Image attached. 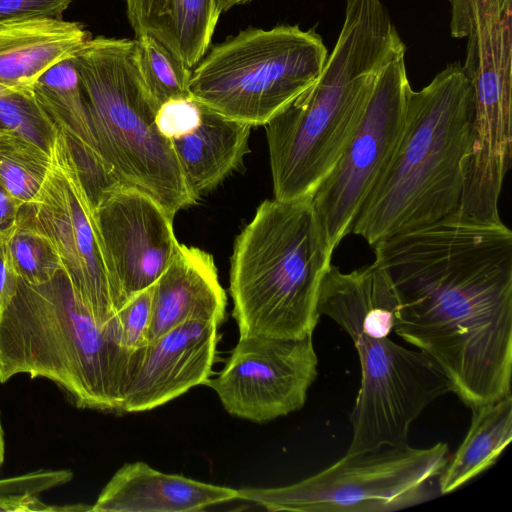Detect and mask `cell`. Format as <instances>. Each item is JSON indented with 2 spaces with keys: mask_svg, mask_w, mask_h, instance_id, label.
<instances>
[{
  "mask_svg": "<svg viewBox=\"0 0 512 512\" xmlns=\"http://www.w3.org/2000/svg\"><path fill=\"white\" fill-rule=\"evenodd\" d=\"M389 280L394 332L431 357L466 406L511 393L512 265L450 249Z\"/></svg>",
  "mask_w": 512,
  "mask_h": 512,
  "instance_id": "6da1fadb",
  "label": "cell"
},
{
  "mask_svg": "<svg viewBox=\"0 0 512 512\" xmlns=\"http://www.w3.org/2000/svg\"><path fill=\"white\" fill-rule=\"evenodd\" d=\"M345 19L317 80L266 125L274 198L312 196L361 121L373 76L403 45L381 0H345Z\"/></svg>",
  "mask_w": 512,
  "mask_h": 512,
  "instance_id": "7a4b0ae2",
  "label": "cell"
},
{
  "mask_svg": "<svg viewBox=\"0 0 512 512\" xmlns=\"http://www.w3.org/2000/svg\"><path fill=\"white\" fill-rule=\"evenodd\" d=\"M397 308L393 286L374 261L348 273L330 264L323 276L319 315L348 333L361 366L346 454L408 444L412 423L433 401L452 392L449 378L431 357L389 337Z\"/></svg>",
  "mask_w": 512,
  "mask_h": 512,
  "instance_id": "3957f363",
  "label": "cell"
},
{
  "mask_svg": "<svg viewBox=\"0 0 512 512\" xmlns=\"http://www.w3.org/2000/svg\"><path fill=\"white\" fill-rule=\"evenodd\" d=\"M473 88L455 62L411 89L402 134L351 227L374 247L457 214L471 147Z\"/></svg>",
  "mask_w": 512,
  "mask_h": 512,
  "instance_id": "277c9868",
  "label": "cell"
},
{
  "mask_svg": "<svg viewBox=\"0 0 512 512\" xmlns=\"http://www.w3.org/2000/svg\"><path fill=\"white\" fill-rule=\"evenodd\" d=\"M130 353L116 317L97 322L64 270L40 285L19 278L0 312V383L46 378L78 408L123 413Z\"/></svg>",
  "mask_w": 512,
  "mask_h": 512,
  "instance_id": "5b68a950",
  "label": "cell"
},
{
  "mask_svg": "<svg viewBox=\"0 0 512 512\" xmlns=\"http://www.w3.org/2000/svg\"><path fill=\"white\" fill-rule=\"evenodd\" d=\"M332 253L312 196L263 201L237 236L231 256L232 316L240 337L312 336Z\"/></svg>",
  "mask_w": 512,
  "mask_h": 512,
  "instance_id": "8992f818",
  "label": "cell"
},
{
  "mask_svg": "<svg viewBox=\"0 0 512 512\" xmlns=\"http://www.w3.org/2000/svg\"><path fill=\"white\" fill-rule=\"evenodd\" d=\"M133 52L134 39L97 36L71 59L101 157L122 185L147 193L174 218L197 200L171 140L157 128L158 107L140 80Z\"/></svg>",
  "mask_w": 512,
  "mask_h": 512,
  "instance_id": "52a82bcc",
  "label": "cell"
},
{
  "mask_svg": "<svg viewBox=\"0 0 512 512\" xmlns=\"http://www.w3.org/2000/svg\"><path fill=\"white\" fill-rule=\"evenodd\" d=\"M327 58L313 29L249 27L208 49L192 68L189 90L223 116L265 126L317 80Z\"/></svg>",
  "mask_w": 512,
  "mask_h": 512,
  "instance_id": "ba28073f",
  "label": "cell"
},
{
  "mask_svg": "<svg viewBox=\"0 0 512 512\" xmlns=\"http://www.w3.org/2000/svg\"><path fill=\"white\" fill-rule=\"evenodd\" d=\"M449 458L446 443L345 454L326 469L276 488H241L237 499L269 511L389 512L431 500Z\"/></svg>",
  "mask_w": 512,
  "mask_h": 512,
  "instance_id": "9c48e42d",
  "label": "cell"
},
{
  "mask_svg": "<svg viewBox=\"0 0 512 512\" xmlns=\"http://www.w3.org/2000/svg\"><path fill=\"white\" fill-rule=\"evenodd\" d=\"M399 46L375 72L357 130L312 195L319 224L334 251L387 165L402 134L411 86Z\"/></svg>",
  "mask_w": 512,
  "mask_h": 512,
  "instance_id": "30bf717a",
  "label": "cell"
},
{
  "mask_svg": "<svg viewBox=\"0 0 512 512\" xmlns=\"http://www.w3.org/2000/svg\"><path fill=\"white\" fill-rule=\"evenodd\" d=\"M55 245L72 285L94 318L109 323L122 307L110 273L95 207L64 133L51 151L48 173L26 205Z\"/></svg>",
  "mask_w": 512,
  "mask_h": 512,
  "instance_id": "8fae6325",
  "label": "cell"
},
{
  "mask_svg": "<svg viewBox=\"0 0 512 512\" xmlns=\"http://www.w3.org/2000/svg\"><path fill=\"white\" fill-rule=\"evenodd\" d=\"M317 364L312 336L239 337L223 369L206 385L229 414L263 423L304 406Z\"/></svg>",
  "mask_w": 512,
  "mask_h": 512,
  "instance_id": "7c38bea8",
  "label": "cell"
},
{
  "mask_svg": "<svg viewBox=\"0 0 512 512\" xmlns=\"http://www.w3.org/2000/svg\"><path fill=\"white\" fill-rule=\"evenodd\" d=\"M95 214L112 280L124 306L133 295L153 286L176 255L180 244L173 218L153 197L126 185L104 194Z\"/></svg>",
  "mask_w": 512,
  "mask_h": 512,
  "instance_id": "4fadbf2b",
  "label": "cell"
},
{
  "mask_svg": "<svg viewBox=\"0 0 512 512\" xmlns=\"http://www.w3.org/2000/svg\"><path fill=\"white\" fill-rule=\"evenodd\" d=\"M218 324L186 321L132 351L123 413L149 411L206 384L216 355Z\"/></svg>",
  "mask_w": 512,
  "mask_h": 512,
  "instance_id": "5bb4252c",
  "label": "cell"
},
{
  "mask_svg": "<svg viewBox=\"0 0 512 512\" xmlns=\"http://www.w3.org/2000/svg\"><path fill=\"white\" fill-rule=\"evenodd\" d=\"M227 299L213 257L180 244L173 260L153 285L148 342L190 320L220 325Z\"/></svg>",
  "mask_w": 512,
  "mask_h": 512,
  "instance_id": "9a60e30c",
  "label": "cell"
},
{
  "mask_svg": "<svg viewBox=\"0 0 512 512\" xmlns=\"http://www.w3.org/2000/svg\"><path fill=\"white\" fill-rule=\"evenodd\" d=\"M33 93L66 136L85 189L96 207L101 197L122 185L101 157L77 70L66 59L38 78Z\"/></svg>",
  "mask_w": 512,
  "mask_h": 512,
  "instance_id": "2e32d148",
  "label": "cell"
},
{
  "mask_svg": "<svg viewBox=\"0 0 512 512\" xmlns=\"http://www.w3.org/2000/svg\"><path fill=\"white\" fill-rule=\"evenodd\" d=\"M237 495V489L163 473L139 461L115 472L91 511L196 512L237 499Z\"/></svg>",
  "mask_w": 512,
  "mask_h": 512,
  "instance_id": "e0dca14e",
  "label": "cell"
},
{
  "mask_svg": "<svg viewBox=\"0 0 512 512\" xmlns=\"http://www.w3.org/2000/svg\"><path fill=\"white\" fill-rule=\"evenodd\" d=\"M90 38L82 24L63 19L0 22V86L32 90L40 76L72 58Z\"/></svg>",
  "mask_w": 512,
  "mask_h": 512,
  "instance_id": "ac0fdd59",
  "label": "cell"
},
{
  "mask_svg": "<svg viewBox=\"0 0 512 512\" xmlns=\"http://www.w3.org/2000/svg\"><path fill=\"white\" fill-rule=\"evenodd\" d=\"M251 128L201 103L198 125L171 139L186 184L196 200L241 165L249 151Z\"/></svg>",
  "mask_w": 512,
  "mask_h": 512,
  "instance_id": "d6986e66",
  "label": "cell"
},
{
  "mask_svg": "<svg viewBox=\"0 0 512 512\" xmlns=\"http://www.w3.org/2000/svg\"><path fill=\"white\" fill-rule=\"evenodd\" d=\"M135 37L149 35L189 67L210 48L220 18L215 0H124Z\"/></svg>",
  "mask_w": 512,
  "mask_h": 512,
  "instance_id": "ffe728a7",
  "label": "cell"
},
{
  "mask_svg": "<svg viewBox=\"0 0 512 512\" xmlns=\"http://www.w3.org/2000/svg\"><path fill=\"white\" fill-rule=\"evenodd\" d=\"M471 410L468 432L437 479L442 495L461 488L489 469L512 440L511 393Z\"/></svg>",
  "mask_w": 512,
  "mask_h": 512,
  "instance_id": "44dd1931",
  "label": "cell"
},
{
  "mask_svg": "<svg viewBox=\"0 0 512 512\" xmlns=\"http://www.w3.org/2000/svg\"><path fill=\"white\" fill-rule=\"evenodd\" d=\"M133 57L140 80L158 108L169 100L192 96V68L153 37H135Z\"/></svg>",
  "mask_w": 512,
  "mask_h": 512,
  "instance_id": "7402d4cb",
  "label": "cell"
},
{
  "mask_svg": "<svg viewBox=\"0 0 512 512\" xmlns=\"http://www.w3.org/2000/svg\"><path fill=\"white\" fill-rule=\"evenodd\" d=\"M51 164V154L9 132L0 133V184L22 205L36 198Z\"/></svg>",
  "mask_w": 512,
  "mask_h": 512,
  "instance_id": "603a6c76",
  "label": "cell"
},
{
  "mask_svg": "<svg viewBox=\"0 0 512 512\" xmlns=\"http://www.w3.org/2000/svg\"><path fill=\"white\" fill-rule=\"evenodd\" d=\"M8 246L13 267L27 284H44L64 270L55 245L35 223L26 205L10 234Z\"/></svg>",
  "mask_w": 512,
  "mask_h": 512,
  "instance_id": "cb8c5ba5",
  "label": "cell"
},
{
  "mask_svg": "<svg viewBox=\"0 0 512 512\" xmlns=\"http://www.w3.org/2000/svg\"><path fill=\"white\" fill-rule=\"evenodd\" d=\"M0 131L18 135L51 154L58 128L32 90L0 86Z\"/></svg>",
  "mask_w": 512,
  "mask_h": 512,
  "instance_id": "d4e9b609",
  "label": "cell"
},
{
  "mask_svg": "<svg viewBox=\"0 0 512 512\" xmlns=\"http://www.w3.org/2000/svg\"><path fill=\"white\" fill-rule=\"evenodd\" d=\"M153 286L133 295L116 314L121 345L132 352L148 343Z\"/></svg>",
  "mask_w": 512,
  "mask_h": 512,
  "instance_id": "484cf974",
  "label": "cell"
},
{
  "mask_svg": "<svg viewBox=\"0 0 512 512\" xmlns=\"http://www.w3.org/2000/svg\"><path fill=\"white\" fill-rule=\"evenodd\" d=\"M200 119L201 103L192 96L169 100L156 112L157 128L169 140L192 131Z\"/></svg>",
  "mask_w": 512,
  "mask_h": 512,
  "instance_id": "4316f807",
  "label": "cell"
},
{
  "mask_svg": "<svg viewBox=\"0 0 512 512\" xmlns=\"http://www.w3.org/2000/svg\"><path fill=\"white\" fill-rule=\"evenodd\" d=\"M71 0H0V22L21 18L62 19Z\"/></svg>",
  "mask_w": 512,
  "mask_h": 512,
  "instance_id": "83f0119b",
  "label": "cell"
},
{
  "mask_svg": "<svg viewBox=\"0 0 512 512\" xmlns=\"http://www.w3.org/2000/svg\"><path fill=\"white\" fill-rule=\"evenodd\" d=\"M11 233L0 234V312L14 295L19 281L9 252Z\"/></svg>",
  "mask_w": 512,
  "mask_h": 512,
  "instance_id": "f1b7e54d",
  "label": "cell"
},
{
  "mask_svg": "<svg viewBox=\"0 0 512 512\" xmlns=\"http://www.w3.org/2000/svg\"><path fill=\"white\" fill-rule=\"evenodd\" d=\"M23 206L0 184V234L13 231Z\"/></svg>",
  "mask_w": 512,
  "mask_h": 512,
  "instance_id": "f546056e",
  "label": "cell"
},
{
  "mask_svg": "<svg viewBox=\"0 0 512 512\" xmlns=\"http://www.w3.org/2000/svg\"><path fill=\"white\" fill-rule=\"evenodd\" d=\"M0 511H29L27 503L14 497L9 478L0 480Z\"/></svg>",
  "mask_w": 512,
  "mask_h": 512,
  "instance_id": "4dcf8cb0",
  "label": "cell"
},
{
  "mask_svg": "<svg viewBox=\"0 0 512 512\" xmlns=\"http://www.w3.org/2000/svg\"><path fill=\"white\" fill-rule=\"evenodd\" d=\"M253 0H215L217 11L222 14L232 9L233 7L247 4Z\"/></svg>",
  "mask_w": 512,
  "mask_h": 512,
  "instance_id": "1f68e13d",
  "label": "cell"
},
{
  "mask_svg": "<svg viewBox=\"0 0 512 512\" xmlns=\"http://www.w3.org/2000/svg\"><path fill=\"white\" fill-rule=\"evenodd\" d=\"M4 457H5V441H4V432H3L1 416H0V467L4 461Z\"/></svg>",
  "mask_w": 512,
  "mask_h": 512,
  "instance_id": "d6a6232c",
  "label": "cell"
},
{
  "mask_svg": "<svg viewBox=\"0 0 512 512\" xmlns=\"http://www.w3.org/2000/svg\"><path fill=\"white\" fill-rule=\"evenodd\" d=\"M0 133H2V132L0 131Z\"/></svg>",
  "mask_w": 512,
  "mask_h": 512,
  "instance_id": "836d02e7",
  "label": "cell"
}]
</instances>
